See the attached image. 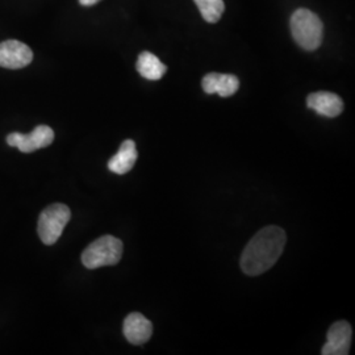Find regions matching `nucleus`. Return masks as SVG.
<instances>
[{
	"mask_svg": "<svg viewBox=\"0 0 355 355\" xmlns=\"http://www.w3.org/2000/svg\"><path fill=\"white\" fill-rule=\"evenodd\" d=\"M286 241V232L279 227L270 225L261 229L242 252V271L249 277L266 272L279 259Z\"/></svg>",
	"mask_w": 355,
	"mask_h": 355,
	"instance_id": "f257e3e1",
	"label": "nucleus"
},
{
	"mask_svg": "<svg viewBox=\"0 0 355 355\" xmlns=\"http://www.w3.org/2000/svg\"><path fill=\"white\" fill-rule=\"evenodd\" d=\"M290 26L292 37L299 46L308 51L320 48L324 37V26L316 13L300 8L292 15Z\"/></svg>",
	"mask_w": 355,
	"mask_h": 355,
	"instance_id": "f03ea898",
	"label": "nucleus"
},
{
	"mask_svg": "<svg viewBox=\"0 0 355 355\" xmlns=\"http://www.w3.org/2000/svg\"><path fill=\"white\" fill-rule=\"evenodd\" d=\"M123 255V242L114 236H103L89 243L82 253V263L89 270L103 266H114L120 262Z\"/></svg>",
	"mask_w": 355,
	"mask_h": 355,
	"instance_id": "7ed1b4c3",
	"label": "nucleus"
},
{
	"mask_svg": "<svg viewBox=\"0 0 355 355\" xmlns=\"http://www.w3.org/2000/svg\"><path fill=\"white\" fill-rule=\"evenodd\" d=\"M71 212L67 205L61 203L51 204L45 208L38 218V236L45 245H54L61 237Z\"/></svg>",
	"mask_w": 355,
	"mask_h": 355,
	"instance_id": "20e7f679",
	"label": "nucleus"
},
{
	"mask_svg": "<svg viewBox=\"0 0 355 355\" xmlns=\"http://www.w3.org/2000/svg\"><path fill=\"white\" fill-rule=\"evenodd\" d=\"M53 141H54V132L48 125H38L29 135L15 132L7 136V144L10 146L17 148L20 152L23 153L36 152L37 149L49 146Z\"/></svg>",
	"mask_w": 355,
	"mask_h": 355,
	"instance_id": "39448f33",
	"label": "nucleus"
},
{
	"mask_svg": "<svg viewBox=\"0 0 355 355\" xmlns=\"http://www.w3.org/2000/svg\"><path fill=\"white\" fill-rule=\"evenodd\" d=\"M33 51L17 40H7L0 42V66L6 69H23L32 62Z\"/></svg>",
	"mask_w": 355,
	"mask_h": 355,
	"instance_id": "423d86ee",
	"label": "nucleus"
},
{
	"mask_svg": "<svg viewBox=\"0 0 355 355\" xmlns=\"http://www.w3.org/2000/svg\"><path fill=\"white\" fill-rule=\"evenodd\" d=\"M353 330L347 321L334 322L327 334V343L322 346V355H347L350 353Z\"/></svg>",
	"mask_w": 355,
	"mask_h": 355,
	"instance_id": "0eeeda50",
	"label": "nucleus"
},
{
	"mask_svg": "<svg viewBox=\"0 0 355 355\" xmlns=\"http://www.w3.org/2000/svg\"><path fill=\"white\" fill-rule=\"evenodd\" d=\"M123 331L128 343L132 345H144L152 337L153 324L144 315L133 312L124 320Z\"/></svg>",
	"mask_w": 355,
	"mask_h": 355,
	"instance_id": "6e6552de",
	"label": "nucleus"
},
{
	"mask_svg": "<svg viewBox=\"0 0 355 355\" xmlns=\"http://www.w3.org/2000/svg\"><path fill=\"white\" fill-rule=\"evenodd\" d=\"M306 105L318 114L330 119L340 116L343 111V99L328 91H320L308 95Z\"/></svg>",
	"mask_w": 355,
	"mask_h": 355,
	"instance_id": "1a4fd4ad",
	"label": "nucleus"
},
{
	"mask_svg": "<svg viewBox=\"0 0 355 355\" xmlns=\"http://www.w3.org/2000/svg\"><path fill=\"white\" fill-rule=\"evenodd\" d=\"M202 86L205 94H218L221 98H229L239 91L240 80L230 74L211 73L204 76Z\"/></svg>",
	"mask_w": 355,
	"mask_h": 355,
	"instance_id": "9d476101",
	"label": "nucleus"
},
{
	"mask_svg": "<svg viewBox=\"0 0 355 355\" xmlns=\"http://www.w3.org/2000/svg\"><path fill=\"white\" fill-rule=\"evenodd\" d=\"M137 157L139 154H137L135 141L125 140L121 144L119 152L108 161V168L114 174L124 175L133 168V166L137 161Z\"/></svg>",
	"mask_w": 355,
	"mask_h": 355,
	"instance_id": "9b49d317",
	"label": "nucleus"
},
{
	"mask_svg": "<svg viewBox=\"0 0 355 355\" xmlns=\"http://www.w3.org/2000/svg\"><path fill=\"white\" fill-rule=\"evenodd\" d=\"M137 71L145 79L159 80L165 76L167 67L150 51H142L137 60Z\"/></svg>",
	"mask_w": 355,
	"mask_h": 355,
	"instance_id": "f8f14e48",
	"label": "nucleus"
},
{
	"mask_svg": "<svg viewBox=\"0 0 355 355\" xmlns=\"http://www.w3.org/2000/svg\"><path fill=\"white\" fill-rule=\"evenodd\" d=\"M207 23L215 24L225 11L224 0H193Z\"/></svg>",
	"mask_w": 355,
	"mask_h": 355,
	"instance_id": "ddd939ff",
	"label": "nucleus"
},
{
	"mask_svg": "<svg viewBox=\"0 0 355 355\" xmlns=\"http://www.w3.org/2000/svg\"><path fill=\"white\" fill-rule=\"evenodd\" d=\"M101 0H79V3L82 4V6H86V7H89V6H94V4H96V3H99Z\"/></svg>",
	"mask_w": 355,
	"mask_h": 355,
	"instance_id": "4468645a",
	"label": "nucleus"
}]
</instances>
